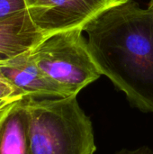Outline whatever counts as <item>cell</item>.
<instances>
[{
    "instance_id": "1",
    "label": "cell",
    "mask_w": 153,
    "mask_h": 154,
    "mask_svg": "<svg viewBox=\"0 0 153 154\" xmlns=\"http://www.w3.org/2000/svg\"><path fill=\"white\" fill-rule=\"evenodd\" d=\"M102 75L143 112L153 113V10L124 0L83 28Z\"/></svg>"
},
{
    "instance_id": "2",
    "label": "cell",
    "mask_w": 153,
    "mask_h": 154,
    "mask_svg": "<svg viewBox=\"0 0 153 154\" xmlns=\"http://www.w3.org/2000/svg\"><path fill=\"white\" fill-rule=\"evenodd\" d=\"M29 154H94L96 150L90 118L77 96L25 97Z\"/></svg>"
},
{
    "instance_id": "3",
    "label": "cell",
    "mask_w": 153,
    "mask_h": 154,
    "mask_svg": "<svg viewBox=\"0 0 153 154\" xmlns=\"http://www.w3.org/2000/svg\"><path fill=\"white\" fill-rule=\"evenodd\" d=\"M83 29L59 32L43 38L31 54L42 72L70 96L78 94L102 75L83 37Z\"/></svg>"
},
{
    "instance_id": "4",
    "label": "cell",
    "mask_w": 153,
    "mask_h": 154,
    "mask_svg": "<svg viewBox=\"0 0 153 154\" xmlns=\"http://www.w3.org/2000/svg\"><path fill=\"white\" fill-rule=\"evenodd\" d=\"M124 0H23L26 10L44 37L84 28L105 10Z\"/></svg>"
},
{
    "instance_id": "5",
    "label": "cell",
    "mask_w": 153,
    "mask_h": 154,
    "mask_svg": "<svg viewBox=\"0 0 153 154\" xmlns=\"http://www.w3.org/2000/svg\"><path fill=\"white\" fill-rule=\"evenodd\" d=\"M0 71L27 97L51 98L71 97L38 67L31 51L0 63Z\"/></svg>"
},
{
    "instance_id": "6",
    "label": "cell",
    "mask_w": 153,
    "mask_h": 154,
    "mask_svg": "<svg viewBox=\"0 0 153 154\" xmlns=\"http://www.w3.org/2000/svg\"><path fill=\"white\" fill-rule=\"evenodd\" d=\"M43 38L27 10L0 21V63L31 51Z\"/></svg>"
},
{
    "instance_id": "7",
    "label": "cell",
    "mask_w": 153,
    "mask_h": 154,
    "mask_svg": "<svg viewBox=\"0 0 153 154\" xmlns=\"http://www.w3.org/2000/svg\"><path fill=\"white\" fill-rule=\"evenodd\" d=\"M0 154H29L24 97L13 102L0 114Z\"/></svg>"
},
{
    "instance_id": "8",
    "label": "cell",
    "mask_w": 153,
    "mask_h": 154,
    "mask_svg": "<svg viewBox=\"0 0 153 154\" xmlns=\"http://www.w3.org/2000/svg\"><path fill=\"white\" fill-rule=\"evenodd\" d=\"M27 97L0 71V99H22Z\"/></svg>"
},
{
    "instance_id": "9",
    "label": "cell",
    "mask_w": 153,
    "mask_h": 154,
    "mask_svg": "<svg viewBox=\"0 0 153 154\" xmlns=\"http://www.w3.org/2000/svg\"><path fill=\"white\" fill-rule=\"evenodd\" d=\"M25 10L23 0H0V21Z\"/></svg>"
},
{
    "instance_id": "10",
    "label": "cell",
    "mask_w": 153,
    "mask_h": 154,
    "mask_svg": "<svg viewBox=\"0 0 153 154\" xmlns=\"http://www.w3.org/2000/svg\"><path fill=\"white\" fill-rule=\"evenodd\" d=\"M116 154H153V151L148 146H142L135 150L124 149Z\"/></svg>"
},
{
    "instance_id": "11",
    "label": "cell",
    "mask_w": 153,
    "mask_h": 154,
    "mask_svg": "<svg viewBox=\"0 0 153 154\" xmlns=\"http://www.w3.org/2000/svg\"><path fill=\"white\" fill-rule=\"evenodd\" d=\"M19 100V99H0V114L7 107L9 106L13 102Z\"/></svg>"
},
{
    "instance_id": "12",
    "label": "cell",
    "mask_w": 153,
    "mask_h": 154,
    "mask_svg": "<svg viewBox=\"0 0 153 154\" xmlns=\"http://www.w3.org/2000/svg\"><path fill=\"white\" fill-rule=\"evenodd\" d=\"M149 8H151V10H153V0H151L149 4Z\"/></svg>"
}]
</instances>
